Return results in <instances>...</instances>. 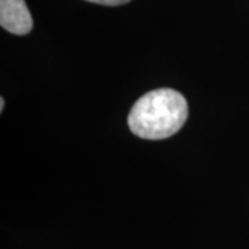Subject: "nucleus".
<instances>
[{
    "instance_id": "nucleus-1",
    "label": "nucleus",
    "mask_w": 249,
    "mask_h": 249,
    "mask_svg": "<svg viewBox=\"0 0 249 249\" xmlns=\"http://www.w3.org/2000/svg\"><path fill=\"white\" fill-rule=\"evenodd\" d=\"M188 106L173 89H157L139 98L127 118L130 130L147 140H162L176 134L186 124Z\"/></svg>"
},
{
    "instance_id": "nucleus-2",
    "label": "nucleus",
    "mask_w": 249,
    "mask_h": 249,
    "mask_svg": "<svg viewBox=\"0 0 249 249\" xmlns=\"http://www.w3.org/2000/svg\"><path fill=\"white\" fill-rule=\"evenodd\" d=\"M0 25L14 35H27L34 22L25 0H0Z\"/></svg>"
},
{
    "instance_id": "nucleus-3",
    "label": "nucleus",
    "mask_w": 249,
    "mask_h": 249,
    "mask_svg": "<svg viewBox=\"0 0 249 249\" xmlns=\"http://www.w3.org/2000/svg\"><path fill=\"white\" fill-rule=\"evenodd\" d=\"M86 1L98 3V4H104V6H121V4L130 1V0H86Z\"/></svg>"
},
{
    "instance_id": "nucleus-4",
    "label": "nucleus",
    "mask_w": 249,
    "mask_h": 249,
    "mask_svg": "<svg viewBox=\"0 0 249 249\" xmlns=\"http://www.w3.org/2000/svg\"><path fill=\"white\" fill-rule=\"evenodd\" d=\"M3 108H4V98L1 97L0 98V111H3Z\"/></svg>"
}]
</instances>
